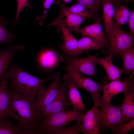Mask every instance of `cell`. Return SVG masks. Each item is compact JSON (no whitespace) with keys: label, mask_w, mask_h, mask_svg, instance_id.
<instances>
[{"label":"cell","mask_w":134,"mask_h":134,"mask_svg":"<svg viewBox=\"0 0 134 134\" xmlns=\"http://www.w3.org/2000/svg\"><path fill=\"white\" fill-rule=\"evenodd\" d=\"M68 89L66 81L60 82L57 95L51 102L42 109L41 117L44 119L57 113L67 110L71 105L68 99Z\"/></svg>","instance_id":"cell-7"},{"label":"cell","mask_w":134,"mask_h":134,"mask_svg":"<svg viewBox=\"0 0 134 134\" xmlns=\"http://www.w3.org/2000/svg\"><path fill=\"white\" fill-rule=\"evenodd\" d=\"M83 128L81 120L76 121L74 125L68 127L62 126L52 129L48 131V134H78L83 131Z\"/></svg>","instance_id":"cell-25"},{"label":"cell","mask_w":134,"mask_h":134,"mask_svg":"<svg viewBox=\"0 0 134 134\" xmlns=\"http://www.w3.org/2000/svg\"><path fill=\"white\" fill-rule=\"evenodd\" d=\"M84 111L79 108L73 107L71 109L61 111L42 119L40 130L42 134L47 133L52 129L64 126L72 121H82Z\"/></svg>","instance_id":"cell-3"},{"label":"cell","mask_w":134,"mask_h":134,"mask_svg":"<svg viewBox=\"0 0 134 134\" xmlns=\"http://www.w3.org/2000/svg\"><path fill=\"white\" fill-rule=\"evenodd\" d=\"M63 79L66 81L68 88V96L69 101L71 105L73 107L85 111V105L74 80L68 73L64 76Z\"/></svg>","instance_id":"cell-18"},{"label":"cell","mask_w":134,"mask_h":134,"mask_svg":"<svg viewBox=\"0 0 134 134\" xmlns=\"http://www.w3.org/2000/svg\"><path fill=\"white\" fill-rule=\"evenodd\" d=\"M61 59L67 65L81 73L91 77L96 76L95 67L96 64L90 56L78 58L70 56L64 52L61 55Z\"/></svg>","instance_id":"cell-8"},{"label":"cell","mask_w":134,"mask_h":134,"mask_svg":"<svg viewBox=\"0 0 134 134\" xmlns=\"http://www.w3.org/2000/svg\"><path fill=\"white\" fill-rule=\"evenodd\" d=\"M127 23H128L130 34L134 37V11H131L130 15Z\"/></svg>","instance_id":"cell-33"},{"label":"cell","mask_w":134,"mask_h":134,"mask_svg":"<svg viewBox=\"0 0 134 134\" xmlns=\"http://www.w3.org/2000/svg\"><path fill=\"white\" fill-rule=\"evenodd\" d=\"M103 0H97L98 4L100 7L101 5V4Z\"/></svg>","instance_id":"cell-35"},{"label":"cell","mask_w":134,"mask_h":134,"mask_svg":"<svg viewBox=\"0 0 134 134\" xmlns=\"http://www.w3.org/2000/svg\"><path fill=\"white\" fill-rule=\"evenodd\" d=\"M131 11L128 8L127 4L117 6L115 9L113 19V26L119 27L126 24L129 18Z\"/></svg>","instance_id":"cell-23"},{"label":"cell","mask_w":134,"mask_h":134,"mask_svg":"<svg viewBox=\"0 0 134 134\" xmlns=\"http://www.w3.org/2000/svg\"><path fill=\"white\" fill-rule=\"evenodd\" d=\"M101 6L103 12L102 18L107 39L110 37L112 32L115 8L112 0H103Z\"/></svg>","instance_id":"cell-19"},{"label":"cell","mask_w":134,"mask_h":134,"mask_svg":"<svg viewBox=\"0 0 134 134\" xmlns=\"http://www.w3.org/2000/svg\"><path fill=\"white\" fill-rule=\"evenodd\" d=\"M126 0L127 1H131V0H132V1H133V0Z\"/></svg>","instance_id":"cell-38"},{"label":"cell","mask_w":134,"mask_h":134,"mask_svg":"<svg viewBox=\"0 0 134 134\" xmlns=\"http://www.w3.org/2000/svg\"><path fill=\"white\" fill-rule=\"evenodd\" d=\"M60 24L67 26L72 30L71 32H77L80 28V27L86 19L78 15L71 14L68 15L65 17Z\"/></svg>","instance_id":"cell-26"},{"label":"cell","mask_w":134,"mask_h":134,"mask_svg":"<svg viewBox=\"0 0 134 134\" xmlns=\"http://www.w3.org/2000/svg\"><path fill=\"white\" fill-rule=\"evenodd\" d=\"M56 2L57 3H59L60 2V0H56Z\"/></svg>","instance_id":"cell-37"},{"label":"cell","mask_w":134,"mask_h":134,"mask_svg":"<svg viewBox=\"0 0 134 134\" xmlns=\"http://www.w3.org/2000/svg\"><path fill=\"white\" fill-rule=\"evenodd\" d=\"M60 73H55L52 75L53 81L44 92L37 97L34 102V106L41 112L44 107L53 101L57 94L60 82Z\"/></svg>","instance_id":"cell-10"},{"label":"cell","mask_w":134,"mask_h":134,"mask_svg":"<svg viewBox=\"0 0 134 134\" xmlns=\"http://www.w3.org/2000/svg\"><path fill=\"white\" fill-rule=\"evenodd\" d=\"M123 93L124 98L118 106L121 109L122 116L125 123L134 118V88H129Z\"/></svg>","instance_id":"cell-17"},{"label":"cell","mask_w":134,"mask_h":134,"mask_svg":"<svg viewBox=\"0 0 134 134\" xmlns=\"http://www.w3.org/2000/svg\"><path fill=\"white\" fill-rule=\"evenodd\" d=\"M0 134H28L27 131L18 124L15 125L6 117L0 118Z\"/></svg>","instance_id":"cell-21"},{"label":"cell","mask_w":134,"mask_h":134,"mask_svg":"<svg viewBox=\"0 0 134 134\" xmlns=\"http://www.w3.org/2000/svg\"><path fill=\"white\" fill-rule=\"evenodd\" d=\"M8 91L10 101L5 117L17 120L25 130L35 129L41 134V112L34 106L35 101L25 98L11 87Z\"/></svg>","instance_id":"cell-1"},{"label":"cell","mask_w":134,"mask_h":134,"mask_svg":"<svg viewBox=\"0 0 134 134\" xmlns=\"http://www.w3.org/2000/svg\"><path fill=\"white\" fill-rule=\"evenodd\" d=\"M134 38L128 32L113 26L111 34L107 39L109 46L106 53L120 56L124 51L134 46Z\"/></svg>","instance_id":"cell-6"},{"label":"cell","mask_w":134,"mask_h":134,"mask_svg":"<svg viewBox=\"0 0 134 134\" xmlns=\"http://www.w3.org/2000/svg\"><path fill=\"white\" fill-rule=\"evenodd\" d=\"M43 6V14L41 16L38 17L36 20L39 21V25H43L47 15L48 10L52 5L54 3L55 0H42Z\"/></svg>","instance_id":"cell-31"},{"label":"cell","mask_w":134,"mask_h":134,"mask_svg":"<svg viewBox=\"0 0 134 134\" xmlns=\"http://www.w3.org/2000/svg\"><path fill=\"white\" fill-rule=\"evenodd\" d=\"M134 128V118L124 123L111 129L114 134H126Z\"/></svg>","instance_id":"cell-30"},{"label":"cell","mask_w":134,"mask_h":134,"mask_svg":"<svg viewBox=\"0 0 134 134\" xmlns=\"http://www.w3.org/2000/svg\"><path fill=\"white\" fill-rule=\"evenodd\" d=\"M78 3L86 7L91 14L92 18L97 20L99 9L100 7L97 0H76Z\"/></svg>","instance_id":"cell-29"},{"label":"cell","mask_w":134,"mask_h":134,"mask_svg":"<svg viewBox=\"0 0 134 134\" xmlns=\"http://www.w3.org/2000/svg\"><path fill=\"white\" fill-rule=\"evenodd\" d=\"M63 0L65 3H68L70 2L72 0Z\"/></svg>","instance_id":"cell-36"},{"label":"cell","mask_w":134,"mask_h":134,"mask_svg":"<svg viewBox=\"0 0 134 134\" xmlns=\"http://www.w3.org/2000/svg\"><path fill=\"white\" fill-rule=\"evenodd\" d=\"M60 11L58 16L47 27L59 25L63 18L70 14L78 15L86 19H91L92 18V16L87 8L78 3L68 7H66L61 5L60 6Z\"/></svg>","instance_id":"cell-14"},{"label":"cell","mask_w":134,"mask_h":134,"mask_svg":"<svg viewBox=\"0 0 134 134\" xmlns=\"http://www.w3.org/2000/svg\"><path fill=\"white\" fill-rule=\"evenodd\" d=\"M40 66L45 69L53 68L57 65L58 61V55L53 50H44L39 54L38 58Z\"/></svg>","instance_id":"cell-20"},{"label":"cell","mask_w":134,"mask_h":134,"mask_svg":"<svg viewBox=\"0 0 134 134\" xmlns=\"http://www.w3.org/2000/svg\"><path fill=\"white\" fill-rule=\"evenodd\" d=\"M17 2V11L14 22L12 27L14 28L17 22L20 14L23 8L27 7L29 9L32 7V6L28 2V0H16Z\"/></svg>","instance_id":"cell-32"},{"label":"cell","mask_w":134,"mask_h":134,"mask_svg":"<svg viewBox=\"0 0 134 134\" xmlns=\"http://www.w3.org/2000/svg\"><path fill=\"white\" fill-rule=\"evenodd\" d=\"M98 103L94 102L92 107L84 114L82 121L84 134H99Z\"/></svg>","instance_id":"cell-11"},{"label":"cell","mask_w":134,"mask_h":134,"mask_svg":"<svg viewBox=\"0 0 134 134\" xmlns=\"http://www.w3.org/2000/svg\"><path fill=\"white\" fill-rule=\"evenodd\" d=\"M8 21L3 17H0V45L9 44L16 37L15 35L7 30L5 27L7 25Z\"/></svg>","instance_id":"cell-28"},{"label":"cell","mask_w":134,"mask_h":134,"mask_svg":"<svg viewBox=\"0 0 134 134\" xmlns=\"http://www.w3.org/2000/svg\"><path fill=\"white\" fill-rule=\"evenodd\" d=\"M113 4L116 6L121 5V0H112Z\"/></svg>","instance_id":"cell-34"},{"label":"cell","mask_w":134,"mask_h":134,"mask_svg":"<svg viewBox=\"0 0 134 134\" xmlns=\"http://www.w3.org/2000/svg\"><path fill=\"white\" fill-rule=\"evenodd\" d=\"M102 103L100 108L98 109L100 132L103 134L107 129H111L125 123L121 111L118 106H115L111 102Z\"/></svg>","instance_id":"cell-5"},{"label":"cell","mask_w":134,"mask_h":134,"mask_svg":"<svg viewBox=\"0 0 134 134\" xmlns=\"http://www.w3.org/2000/svg\"><path fill=\"white\" fill-rule=\"evenodd\" d=\"M24 48L22 45H16L0 48V80L3 79L4 75L11 66L15 52L17 51H21Z\"/></svg>","instance_id":"cell-16"},{"label":"cell","mask_w":134,"mask_h":134,"mask_svg":"<svg viewBox=\"0 0 134 134\" xmlns=\"http://www.w3.org/2000/svg\"><path fill=\"white\" fill-rule=\"evenodd\" d=\"M6 80L3 79L0 82V118L5 117L10 101V96Z\"/></svg>","instance_id":"cell-22"},{"label":"cell","mask_w":134,"mask_h":134,"mask_svg":"<svg viewBox=\"0 0 134 134\" xmlns=\"http://www.w3.org/2000/svg\"><path fill=\"white\" fill-rule=\"evenodd\" d=\"M120 56L123 61V67L121 68L123 73L129 75L134 68V49L132 47L123 52Z\"/></svg>","instance_id":"cell-24"},{"label":"cell","mask_w":134,"mask_h":134,"mask_svg":"<svg viewBox=\"0 0 134 134\" xmlns=\"http://www.w3.org/2000/svg\"><path fill=\"white\" fill-rule=\"evenodd\" d=\"M90 56L96 64L100 65L104 69L107 76L104 77V79L111 81H120V76L123 72L121 69L118 68L113 64L112 54H109L107 57L101 58H98L95 55Z\"/></svg>","instance_id":"cell-15"},{"label":"cell","mask_w":134,"mask_h":134,"mask_svg":"<svg viewBox=\"0 0 134 134\" xmlns=\"http://www.w3.org/2000/svg\"><path fill=\"white\" fill-rule=\"evenodd\" d=\"M103 47L96 41L89 37L84 36L78 40V48L82 53L89 50H102Z\"/></svg>","instance_id":"cell-27"},{"label":"cell","mask_w":134,"mask_h":134,"mask_svg":"<svg viewBox=\"0 0 134 134\" xmlns=\"http://www.w3.org/2000/svg\"><path fill=\"white\" fill-rule=\"evenodd\" d=\"M133 88H134V77L125 78L122 81H111L104 86L103 96L100 98L101 102V103L110 102L111 99L117 94Z\"/></svg>","instance_id":"cell-9"},{"label":"cell","mask_w":134,"mask_h":134,"mask_svg":"<svg viewBox=\"0 0 134 134\" xmlns=\"http://www.w3.org/2000/svg\"><path fill=\"white\" fill-rule=\"evenodd\" d=\"M53 78L52 76L44 79L38 78L14 65L9 68L3 79H10V87L14 91L25 98L35 101L45 90L46 82Z\"/></svg>","instance_id":"cell-2"},{"label":"cell","mask_w":134,"mask_h":134,"mask_svg":"<svg viewBox=\"0 0 134 134\" xmlns=\"http://www.w3.org/2000/svg\"><path fill=\"white\" fill-rule=\"evenodd\" d=\"M60 28L64 36V42L60 47L64 52L71 56L77 57L82 53L78 48V41L71 33L68 28L62 24Z\"/></svg>","instance_id":"cell-13"},{"label":"cell","mask_w":134,"mask_h":134,"mask_svg":"<svg viewBox=\"0 0 134 134\" xmlns=\"http://www.w3.org/2000/svg\"><path fill=\"white\" fill-rule=\"evenodd\" d=\"M65 68L74 80L77 88L83 89L89 92L92 96L94 102L97 103L101 106L102 104L100 98L99 92L102 90L107 83V81L104 79L102 82H97L81 73L72 67L67 65Z\"/></svg>","instance_id":"cell-4"},{"label":"cell","mask_w":134,"mask_h":134,"mask_svg":"<svg viewBox=\"0 0 134 134\" xmlns=\"http://www.w3.org/2000/svg\"><path fill=\"white\" fill-rule=\"evenodd\" d=\"M76 32L92 38L103 47H108L107 38L104 33L100 19L93 24L80 28Z\"/></svg>","instance_id":"cell-12"}]
</instances>
